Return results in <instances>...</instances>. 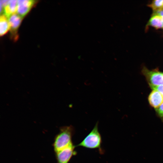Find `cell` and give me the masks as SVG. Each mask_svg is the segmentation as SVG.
<instances>
[{
	"mask_svg": "<svg viewBox=\"0 0 163 163\" xmlns=\"http://www.w3.org/2000/svg\"><path fill=\"white\" fill-rule=\"evenodd\" d=\"M75 133L72 126L60 127L59 133L54 138L53 146L54 152H57L73 143L72 138Z\"/></svg>",
	"mask_w": 163,
	"mask_h": 163,
	"instance_id": "1",
	"label": "cell"
},
{
	"mask_svg": "<svg viewBox=\"0 0 163 163\" xmlns=\"http://www.w3.org/2000/svg\"><path fill=\"white\" fill-rule=\"evenodd\" d=\"M98 126L97 122L91 132L81 142L76 145V147L80 146L89 149H98L102 152V138Z\"/></svg>",
	"mask_w": 163,
	"mask_h": 163,
	"instance_id": "2",
	"label": "cell"
},
{
	"mask_svg": "<svg viewBox=\"0 0 163 163\" xmlns=\"http://www.w3.org/2000/svg\"><path fill=\"white\" fill-rule=\"evenodd\" d=\"M150 87H152L163 85V72L157 70H150L146 67L142 70Z\"/></svg>",
	"mask_w": 163,
	"mask_h": 163,
	"instance_id": "3",
	"label": "cell"
},
{
	"mask_svg": "<svg viewBox=\"0 0 163 163\" xmlns=\"http://www.w3.org/2000/svg\"><path fill=\"white\" fill-rule=\"evenodd\" d=\"M75 147L76 146L72 143L63 149L55 153L57 163H69L72 157L77 154L75 150Z\"/></svg>",
	"mask_w": 163,
	"mask_h": 163,
	"instance_id": "4",
	"label": "cell"
},
{
	"mask_svg": "<svg viewBox=\"0 0 163 163\" xmlns=\"http://www.w3.org/2000/svg\"><path fill=\"white\" fill-rule=\"evenodd\" d=\"M36 2L31 0H18L17 11L18 14L23 18L28 13Z\"/></svg>",
	"mask_w": 163,
	"mask_h": 163,
	"instance_id": "5",
	"label": "cell"
},
{
	"mask_svg": "<svg viewBox=\"0 0 163 163\" xmlns=\"http://www.w3.org/2000/svg\"><path fill=\"white\" fill-rule=\"evenodd\" d=\"M148 100L150 105L156 109L163 103V96L158 91L153 90L149 96Z\"/></svg>",
	"mask_w": 163,
	"mask_h": 163,
	"instance_id": "6",
	"label": "cell"
},
{
	"mask_svg": "<svg viewBox=\"0 0 163 163\" xmlns=\"http://www.w3.org/2000/svg\"><path fill=\"white\" fill-rule=\"evenodd\" d=\"M23 18L18 14L14 13L8 18L10 29L12 33H15L18 28Z\"/></svg>",
	"mask_w": 163,
	"mask_h": 163,
	"instance_id": "7",
	"label": "cell"
},
{
	"mask_svg": "<svg viewBox=\"0 0 163 163\" xmlns=\"http://www.w3.org/2000/svg\"><path fill=\"white\" fill-rule=\"evenodd\" d=\"M147 25L156 29H163V21L161 17L159 14L153 13L148 21Z\"/></svg>",
	"mask_w": 163,
	"mask_h": 163,
	"instance_id": "8",
	"label": "cell"
},
{
	"mask_svg": "<svg viewBox=\"0 0 163 163\" xmlns=\"http://www.w3.org/2000/svg\"><path fill=\"white\" fill-rule=\"evenodd\" d=\"M18 0H9L8 4L4 8V14L8 18L17 12Z\"/></svg>",
	"mask_w": 163,
	"mask_h": 163,
	"instance_id": "9",
	"label": "cell"
},
{
	"mask_svg": "<svg viewBox=\"0 0 163 163\" xmlns=\"http://www.w3.org/2000/svg\"><path fill=\"white\" fill-rule=\"evenodd\" d=\"M10 29L7 17L4 14L0 17V35L1 36L6 34Z\"/></svg>",
	"mask_w": 163,
	"mask_h": 163,
	"instance_id": "10",
	"label": "cell"
},
{
	"mask_svg": "<svg viewBox=\"0 0 163 163\" xmlns=\"http://www.w3.org/2000/svg\"><path fill=\"white\" fill-rule=\"evenodd\" d=\"M148 6L152 8L154 12L163 11V0L153 1Z\"/></svg>",
	"mask_w": 163,
	"mask_h": 163,
	"instance_id": "11",
	"label": "cell"
},
{
	"mask_svg": "<svg viewBox=\"0 0 163 163\" xmlns=\"http://www.w3.org/2000/svg\"><path fill=\"white\" fill-rule=\"evenodd\" d=\"M155 110L159 117L163 120V103Z\"/></svg>",
	"mask_w": 163,
	"mask_h": 163,
	"instance_id": "12",
	"label": "cell"
},
{
	"mask_svg": "<svg viewBox=\"0 0 163 163\" xmlns=\"http://www.w3.org/2000/svg\"><path fill=\"white\" fill-rule=\"evenodd\" d=\"M152 88L159 91L163 96V85L151 87Z\"/></svg>",
	"mask_w": 163,
	"mask_h": 163,
	"instance_id": "13",
	"label": "cell"
},
{
	"mask_svg": "<svg viewBox=\"0 0 163 163\" xmlns=\"http://www.w3.org/2000/svg\"><path fill=\"white\" fill-rule=\"evenodd\" d=\"M153 13H156L160 15L163 21V11Z\"/></svg>",
	"mask_w": 163,
	"mask_h": 163,
	"instance_id": "14",
	"label": "cell"
}]
</instances>
